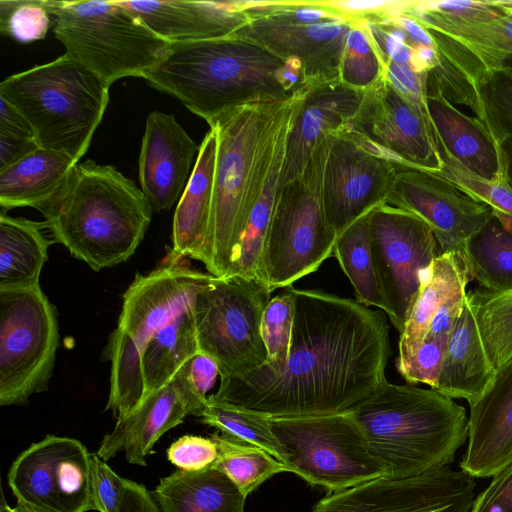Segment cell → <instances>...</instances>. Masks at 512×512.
<instances>
[{"label": "cell", "instance_id": "6da1fadb", "mask_svg": "<svg viewBox=\"0 0 512 512\" xmlns=\"http://www.w3.org/2000/svg\"><path fill=\"white\" fill-rule=\"evenodd\" d=\"M290 289L295 315L284 366L220 378L212 395L267 418L350 412L386 380L387 317L357 300Z\"/></svg>", "mask_w": 512, "mask_h": 512}, {"label": "cell", "instance_id": "7a4b0ae2", "mask_svg": "<svg viewBox=\"0 0 512 512\" xmlns=\"http://www.w3.org/2000/svg\"><path fill=\"white\" fill-rule=\"evenodd\" d=\"M306 91L301 86L283 101L242 106L212 127L217 132V156L203 262L209 274H228L281 136L293 121Z\"/></svg>", "mask_w": 512, "mask_h": 512}, {"label": "cell", "instance_id": "3957f363", "mask_svg": "<svg viewBox=\"0 0 512 512\" xmlns=\"http://www.w3.org/2000/svg\"><path fill=\"white\" fill-rule=\"evenodd\" d=\"M284 70V59L233 34L170 44L144 79L179 99L212 128L224 115L242 106L287 99L293 92L285 85Z\"/></svg>", "mask_w": 512, "mask_h": 512}, {"label": "cell", "instance_id": "277c9868", "mask_svg": "<svg viewBox=\"0 0 512 512\" xmlns=\"http://www.w3.org/2000/svg\"><path fill=\"white\" fill-rule=\"evenodd\" d=\"M39 211L52 240L94 271L128 260L143 240L153 213L133 180L113 166L92 160L77 163Z\"/></svg>", "mask_w": 512, "mask_h": 512}, {"label": "cell", "instance_id": "5b68a950", "mask_svg": "<svg viewBox=\"0 0 512 512\" xmlns=\"http://www.w3.org/2000/svg\"><path fill=\"white\" fill-rule=\"evenodd\" d=\"M385 476L415 477L448 467L468 438L466 409L434 389L385 380L350 411Z\"/></svg>", "mask_w": 512, "mask_h": 512}, {"label": "cell", "instance_id": "8992f818", "mask_svg": "<svg viewBox=\"0 0 512 512\" xmlns=\"http://www.w3.org/2000/svg\"><path fill=\"white\" fill-rule=\"evenodd\" d=\"M210 276L170 249L154 270L135 275L123 295L117 326L105 351L111 362L105 409L112 410L117 419L131 414L143 401L141 359L146 345L193 301Z\"/></svg>", "mask_w": 512, "mask_h": 512}, {"label": "cell", "instance_id": "52a82bcc", "mask_svg": "<svg viewBox=\"0 0 512 512\" xmlns=\"http://www.w3.org/2000/svg\"><path fill=\"white\" fill-rule=\"evenodd\" d=\"M0 97L23 115L40 147L78 163L104 116L109 86L64 53L4 79Z\"/></svg>", "mask_w": 512, "mask_h": 512}, {"label": "cell", "instance_id": "ba28073f", "mask_svg": "<svg viewBox=\"0 0 512 512\" xmlns=\"http://www.w3.org/2000/svg\"><path fill=\"white\" fill-rule=\"evenodd\" d=\"M53 22L65 53L109 87L144 78L170 47L119 0L62 1Z\"/></svg>", "mask_w": 512, "mask_h": 512}, {"label": "cell", "instance_id": "9c48e42d", "mask_svg": "<svg viewBox=\"0 0 512 512\" xmlns=\"http://www.w3.org/2000/svg\"><path fill=\"white\" fill-rule=\"evenodd\" d=\"M332 136L318 145L298 177L278 189L259 269V279L272 291L318 270L333 254L337 235L323 204Z\"/></svg>", "mask_w": 512, "mask_h": 512}, {"label": "cell", "instance_id": "30bf717a", "mask_svg": "<svg viewBox=\"0 0 512 512\" xmlns=\"http://www.w3.org/2000/svg\"><path fill=\"white\" fill-rule=\"evenodd\" d=\"M273 292L258 278L211 275L197 291L193 315L199 350L220 378L240 377L268 363L261 320Z\"/></svg>", "mask_w": 512, "mask_h": 512}, {"label": "cell", "instance_id": "8fae6325", "mask_svg": "<svg viewBox=\"0 0 512 512\" xmlns=\"http://www.w3.org/2000/svg\"><path fill=\"white\" fill-rule=\"evenodd\" d=\"M288 472L329 493L385 476L351 412L268 418Z\"/></svg>", "mask_w": 512, "mask_h": 512}, {"label": "cell", "instance_id": "7c38bea8", "mask_svg": "<svg viewBox=\"0 0 512 512\" xmlns=\"http://www.w3.org/2000/svg\"><path fill=\"white\" fill-rule=\"evenodd\" d=\"M59 345L56 307L40 286L0 290V405L48 389Z\"/></svg>", "mask_w": 512, "mask_h": 512}, {"label": "cell", "instance_id": "4fadbf2b", "mask_svg": "<svg viewBox=\"0 0 512 512\" xmlns=\"http://www.w3.org/2000/svg\"><path fill=\"white\" fill-rule=\"evenodd\" d=\"M370 248L383 312L402 333L422 273L441 253L426 222L409 211L382 204L369 213Z\"/></svg>", "mask_w": 512, "mask_h": 512}, {"label": "cell", "instance_id": "5bb4252c", "mask_svg": "<svg viewBox=\"0 0 512 512\" xmlns=\"http://www.w3.org/2000/svg\"><path fill=\"white\" fill-rule=\"evenodd\" d=\"M92 453L77 439L47 435L22 451L7 479L17 504L32 512L95 510Z\"/></svg>", "mask_w": 512, "mask_h": 512}, {"label": "cell", "instance_id": "9a60e30c", "mask_svg": "<svg viewBox=\"0 0 512 512\" xmlns=\"http://www.w3.org/2000/svg\"><path fill=\"white\" fill-rule=\"evenodd\" d=\"M250 22L235 34L252 40L303 67L308 89L340 82V62L346 34L354 20L307 22L297 19L291 1H246Z\"/></svg>", "mask_w": 512, "mask_h": 512}, {"label": "cell", "instance_id": "2e32d148", "mask_svg": "<svg viewBox=\"0 0 512 512\" xmlns=\"http://www.w3.org/2000/svg\"><path fill=\"white\" fill-rule=\"evenodd\" d=\"M346 128L365 147L394 163L431 172L443 165L430 114L409 103L384 74L364 91Z\"/></svg>", "mask_w": 512, "mask_h": 512}, {"label": "cell", "instance_id": "e0dca14e", "mask_svg": "<svg viewBox=\"0 0 512 512\" xmlns=\"http://www.w3.org/2000/svg\"><path fill=\"white\" fill-rule=\"evenodd\" d=\"M476 483L449 466L415 477H379L329 493L311 512H470Z\"/></svg>", "mask_w": 512, "mask_h": 512}, {"label": "cell", "instance_id": "ac0fdd59", "mask_svg": "<svg viewBox=\"0 0 512 512\" xmlns=\"http://www.w3.org/2000/svg\"><path fill=\"white\" fill-rule=\"evenodd\" d=\"M386 204L420 217L441 253H464L469 241L494 217L491 208L439 174L397 163Z\"/></svg>", "mask_w": 512, "mask_h": 512}, {"label": "cell", "instance_id": "d6986e66", "mask_svg": "<svg viewBox=\"0 0 512 512\" xmlns=\"http://www.w3.org/2000/svg\"><path fill=\"white\" fill-rule=\"evenodd\" d=\"M396 173L397 163L365 147L346 128L332 136L323 178V204L337 237L386 203Z\"/></svg>", "mask_w": 512, "mask_h": 512}, {"label": "cell", "instance_id": "ffe728a7", "mask_svg": "<svg viewBox=\"0 0 512 512\" xmlns=\"http://www.w3.org/2000/svg\"><path fill=\"white\" fill-rule=\"evenodd\" d=\"M199 147L173 114L154 111L146 121L138 160L141 190L153 211H167L180 199Z\"/></svg>", "mask_w": 512, "mask_h": 512}, {"label": "cell", "instance_id": "44dd1931", "mask_svg": "<svg viewBox=\"0 0 512 512\" xmlns=\"http://www.w3.org/2000/svg\"><path fill=\"white\" fill-rule=\"evenodd\" d=\"M469 406L467 448L459 467L473 478L492 477L512 462V356Z\"/></svg>", "mask_w": 512, "mask_h": 512}, {"label": "cell", "instance_id": "7402d4cb", "mask_svg": "<svg viewBox=\"0 0 512 512\" xmlns=\"http://www.w3.org/2000/svg\"><path fill=\"white\" fill-rule=\"evenodd\" d=\"M306 89L288 135L279 188L303 172L324 139L349 125L364 93L341 82Z\"/></svg>", "mask_w": 512, "mask_h": 512}, {"label": "cell", "instance_id": "603a6c76", "mask_svg": "<svg viewBox=\"0 0 512 512\" xmlns=\"http://www.w3.org/2000/svg\"><path fill=\"white\" fill-rule=\"evenodd\" d=\"M119 2L170 44L231 36L250 22L246 1Z\"/></svg>", "mask_w": 512, "mask_h": 512}, {"label": "cell", "instance_id": "cb8c5ba5", "mask_svg": "<svg viewBox=\"0 0 512 512\" xmlns=\"http://www.w3.org/2000/svg\"><path fill=\"white\" fill-rule=\"evenodd\" d=\"M190 415L187 402L174 378L149 395L131 414L117 419L97 455L107 461L120 451L130 464L145 466L158 439Z\"/></svg>", "mask_w": 512, "mask_h": 512}, {"label": "cell", "instance_id": "d4e9b609", "mask_svg": "<svg viewBox=\"0 0 512 512\" xmlns=\"http://www.w3.org/2000/svg\"><path fill=\"white\" fill-rule=\"evenodd\" d=\"M427 106L440 153H448L485 180L505 181L502 149L478 118L461 112L432 89H427Z\"/></svg>", "mask_w": 512, "mask_h": 512}, {"label": "cell", "instance_id": "484cf974", "mask_svg": "<svg viewBox=\"0 0 512 512\" xmlns=\"http://www.w3.org/2000/svg\"><path fill=\"white\" fill-rule=\"evenodd\" d=\"M216 156L217 132L211 128L199 146L196 163L173 217L170 251L202 263L209 233Z\"/></svg>", "mask_w": 512, "mask_h": 512}, {"label": "cell", "instance_id": "4316f807", "mask_svg": "<svg viewBox=\"0 0 512 512\" xmlns=\"http://www.w3.org/2000/svg\"><path fill=\"white\" fill-rule=\"evenodd\" d=\"M495 373L466 297L462 313L448 336L434 390L451 399H464L471 405L486 392Z\"/></svg>", "mask_w": 512, "mask_h": 512}, {"label": "cell", "instance_id": "83f0119b", "mask_svg": "<svg viewBox=\"0 0 512 512\" xmlns=\"http://www.w3.org/2000/svg\"><path fill=\"white\" fill-rule=\"evenodd\" d=\"M474 279L464 253H440L422 273L420 287L399 338L397 360L412 356L424 342L431 320L452 296Z\"/></svg>", "mask_w": 512, "mask_h": 512}, {"label": "cell", "instance_id": "f1b7e54d", "mask_svg": "<svg viewBox=\"0 0 512 512\" xmlns=\"http://www.w3.org/2000/svg\"><path fill=\"white\" fill-rule=\"evenodd\" d=\"M494 2L504 14L490 21L460 20L409 8L403 13L465 50L480 66L498 68L512 58V7L505 1Z\"/></svg>", "mask_w": 512, "mask_h": 512}, {"label": "cell", "instance_id": "f546056e", "mask_svg": "<svg viewBox=\"0 0 512 512\" xmlns=\"http://www.w3.org/2000/svg\"><path fill=\"white\" fill-rule=\"evenodd\" d=\"M77 162L69 155L39 147L0 170V206L40 210L61 189Z\"/></svg>", "mask_w": 512, "mask_h": 512}, {"label": "cell", "instance_id": "4dcf8cb0", "mask_svg": "<svg viewBox=\"0 0 512 512\" xmlns=\"http://www.w3.org/2000/svg\"><path fill=\"white\" fill-rule=\"evenodd\" d=\"M161 512H244L246 496L220 470H177L152 492Z\"/></svg>", "mask_w": 512, "mask_h": 512}, {"label": "cell", "instance_id": "1f68e13d", "mask_svg": "<svg viewBox=\"0 0 512 512\" xmlns=\"http://www.w3.org/2000/svg\"><path fill=\"white\" fill-rule=\"evenodd\" d=\"M45 221L0 215V290L40 286V274L53 240Z\"/></svg>", "mask_w": 512, "mask_h": 512}, {"label": "cell", "instance_id": "d6a6232c", "mask_svg": "<svg viewBox=\"0 0 512 512\" xmlns=\"http://www.w3.org/2000/svg\"><path fill=\"white\" fill-rule=\"evenodd\" d=\"M199 351L192 301L161 328L144 349L141 359L143 401L170 382L182 365Z\"/></svg>", "mask_w": 512, "mask_h": 512}, {"label": "cell", "instance_id": "836d02e7", "mask_svg": "<svg viewBox=\"0 0 512 512\" xmlns=\"http://www.w3.org/2000/svg\"><path fill=\"white\" fill-rule=\"evenodd\" d=\"M475 89L478 118L499 144L512 137V66L484 68L464 50L456 54Z\"/></svg>", "mask_w": 512, "mask_h": 512}, {"label": "cell", "instance_id": "e575fe53", "mask_svg": "<svg viewBox=\"0 0 512 512\" xmlns=\"http://www.w3.org/2000/svg\"><path fill=\"white\" fill-rule=\"evenodd\" d=\"M293 121L281 136L265 186L252 209L227 275H242L259 279L263 249L273 215L286 143Z\"/></svg>", "mask_w": 512, "mask_h": 512}, {"label": "cell", "instance_id": "d590c367", "mask_svg": "<svg viewBox=\"0 0 512 512\" xmlns=\"http://www.w3.org/2000/svg\"><path fill=\"white\" fill-rule=\"evenodd\" d=\"M466 256L481 288L512 290V232L495 217L469 241Z\"/></svg>", "mask_w": 512, "mask_h": 512}, {"label": "cell", "instance_id": "8d00e7d4", "mask_svg": "<svg viewBox=\"0 0 512 512\" xmlns=\"http://www.w3.org/2000/svg\"><path fill=\"white\" fill-rule=\"evenodd\" d=\"M210 437L218 449L212 467L223 472L246 497L273 475L288 472L285 464L251 443L225 433Z\"/></svg>", "mask_w": 512, "mask_h": 512}, {"label": "cell", "instance_id": "74e56055", "mask_svg": "<svg viewBox=\"0 0 512 512\" xmlns=\"http://www.w3.org/2000/svg\"><path fill=\"white\" fill-rule=\"evenodd\" d=\"M369 213L351 224L336 238L333 255L350 280L357 301L383 311L370 248Z\"/></svg>", "mask_w": 512, "mask_h": 512}, {"label": "cell", "instance_id": "f35d334b", "mask_svg": "<svg viewBox=\"0 0 512 512\" xmlns=\"http://www.w3.org/2000/svg\"><path fill=\"white\" fill-rule=\"evenodd\" d=\"M466 297L488 358L497 370L512 356V290L492 292L478 287Z\"/></svg>", "mask_w": 512, "mask_h": 512}, {"label": "cell", "instance_id": "ab89813d", "mask_svg": "<svg viewBox=\"0 0 512 512\" xmlns=\"http://www.w3.org/2000/svg\"><path fill=\"white\" fill-rule=\"evenodd\" d=\"M199 418L202 423L222 433L264 449L285 464L284 452L271 431L267 417L220 401L211 394Z\"/></svg>", "mask_w": 512, "mask_h": 512}, {"label": "cell", "instance_id": "60d3db41", "mask_svg": "<svg viewBox=\"0 0 512 512\" xmlns=\"http://www.w3.org/2000/svg\"><path fill=\"white\" fill-rule=\"evenodd\" d=\"M384 74L379 51L361 21H353L346 37L340 62L339 81L365 91Z\"/></svg>", "mask_w": 512, "mask_h": 512}, {"label": "cell", "instance_id": "b9f144b4", "mask_svg": "<svg viewBox=\"0 0 512 512\" xmlns=\"http://www.w3.org/2000/svg\"><path fill=\"white\" fill-rule=\"evenodd\" d=\"M441 155L443 165L435 173L487 204L494 217L512 232V188L505 181H488L473 174L446 152H441Z\"/></svg>", "mask_w": 512, "mask_h": 512}, {"label": "cell", "instance_id": "7bdbcfd3", "mask_svg": "<svg viewBox=\"0 0 512 512\" xmlns=\"http://www.w3.org/2000/svg\"><path fill=\"white\" fill-rule=\"evenodd\" d=\"M62 1L1 0L0 32L20 43L43 39Z\"/></svg>", "mask_w": 512, "mask_h": 512}, {"label": "cell", "instance_id": "ee69618b", "mask_svg": "<svg viewBox=\"0 0 512 512\" xmlns=\"http://www.w3.org/2000/svg\"><path fill=\"white\" fill-rule=\"evenodd\" d=\"M295 303L290 286L271 298L261 320V335L268 354V363L262 367L280 370L289 355Z\"/></svg>", "mask_w": 512, "mask_h": 512}, {"label": "cell", "instance_id": "f6af8a7d", "mask_svg": "<svg viewBox=\"0 0 512 512\" xmlns=\"http://www.w3.org/2000/svg\"><path fill=\"white\" fill-rule=\"evenodd\" d=\"M219 375L217 363L199 351L187 360L173 377L182 392L189 414L200 417L210 391Z\"/></svg>", "mask_w": 512, "mask_h": 512}, {"label": "cell", "instance_id": "bcb514c9", "mask_svg": "<svg viewBox=\"0 0 512 512\" xmlns=\"http://www.w3.org/2000/svg\"><path fill=\"white\" fill-rule=\"evenodd\" d=\"M448 336L426 337L412 356L396 361L397 370L407 383H424L436 388Z\"/></svg>", "mask_w": 512, "mask_h": 512}, {"label": "cell", "instance_id": "7dc6e473", "mask_svg": "<svg viewBox=\"0 0 512 512\" xmlns=\"http://www.w3.org/2000/svg\"><path fill=\"white\" fill-rule=\"evenodd\" d=\"M167 458L179 470L201 471L214 465L218 449L211 437L184 435L167 449Z\"/></svg>", "mask_w": 512, "mask_h": 512}, {"label": "cell", "instance_id": "c3c4849f", "mask_svg": "<svg viewBox=\"0 0 512 512\" xmlns=\"http://www.w3.org/2000/svg\"><path fill=\"white\" fill-rule=\"evenodd\" d=\"M407 7L415 11L431 12L468 21H490L504 14L494 1H407Z\"/></svg>", "mask_w": 512, "mask_h": 512}, {"label": "cell", "instance_id": "681fc988", "mask_svg": "<svg viewBox=\"0 0 512 512\" xmlns=\"http://www.w3.org/2000/svg\"><path fill=\"white\" fill-rule=\"evenodd\" d=\"M126 480L117 475L97 454H92L91 487L95 510L116 512Z\"/></svg>", "mask_w": 512, "mask_h": 512}, {"label": "cell", "instance_id": "f907efd6", "mask_svg": "<svg viewBox=\"0 0 512 512\" xmlns=\"http://www.w3.org/2000/svg\"><path fill=\"white\" fill-rule=\"evenodd\" d=\"M384 75L392 86L413 106L429 114L426 73L415 72L410 66L391 60L384 63Z\"/></svg>", "mask_w": 512, "mask_h": 512}, {"label": "cell", "instance_id": "816d5d0a", "mask_svg": "<svg viewBox=\"0 0 512 512\" xmlns=\"http://www.w3.org/2000/svg\"><path fill=\"white\" fill-rule=\"evenodd\" d=\"M492 477L470 512H512V462Z\"/></svg>", "mask_w": 512, "mask_h": 512}, {"label": "cell", "instance_id": "f5cc1de1", "mask_svg": "<svg viewBox=\"0 0 512 512\" xmlns=\"http://www.w3.org/2000/svg\"><path fill=\"white\" fill-rule=\"evenodd\" d=\"M467 292L458 293L445 301L434 314L426 337L449 335L460 317Z\"/></svg>", "mask_w": 512, "mask_h": 512}, {"label": "cell", "instance_id": "db71d44e", "mask_svg": "<svg viewBox=\"0 0 512 512\" xmlns=\"http://www.w3.org/2000/svg\"><path fill=\"white\" fill-rule=\"evenodd\" d=\"M116 512H161L151 492L132 480H126L125 489Z\"/></svg>", "mask_w": 512, "mask_h": 512}, {"label": "cell", "instance_id": "11a10c76", "mask_svg": "<svg viewBox=\"0 0 512 512\" xmlns=\"http://www.w3.org/2000/svg\"><path fill=\"white\" fill-rule=\"evenodd\" d=\"M39 147L35 138L0 133V170L19 161Z\"/></svg>", "mask_w": 512, "mask_h": 512}, {"label": "cell", "instance_id": "9f6ffc18", "mask_svg": "<svg viewBox=\"0 0 512 512\" xmlns=\"http://www.w3.org/2000/svg\"><path fill=\"white\" fill-rule=\"evenodd\" d=\"M0 103V133L35 138L30 124L23 115L2 97H0Z\"/></svg>", "mask_w": 512, "mask_h": 512}, {"label": "cell", "instance_id": "6f0895ef", "mask_svg": "<svg viewBox=\"0 0 512 512\" xmlns=\"http://www.w3.org/2000/svg\"><path fill=\"white\" fill-rule=\"evenodd\" d=\"M499 145L504 159L505 182L512 188V137L502 140Z\"/></svg>", "mask_w": 512, "mask_h": 512}, {"label": "cell", "instance_id": "680465c9", "mask_svg": "<svg viewBox=\"0 0 512 512\" xmlns=\"http://www.w3.org/2000/svg\"><path fill=\"white\" fill-rule=\"evenodd\" d=\"M0 512H32L18 504H16V507L12 508L10 507L4 497V494L2 492L1 495V502H0Z\"/></svg>", "mask_w": 512, "mask_h": 512}, {"label": "cell", "instance_id": "91938a15", "mask_svg": "<svg viewBox=\"0 0 512 512\" xmlns=\"http://www.w3.org/2000/svg\"><path fill=\"white\" fill-rule=\"evenodd\" d=\"M509 6L512 7V1H505Z\"/></svg>", "mask_w": 512, "mask_h": 512}]
</instances>
